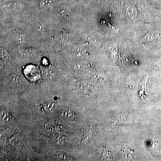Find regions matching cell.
I'll list each match as a JSON object with an SVG mask.
<instances>
[{"label":"cell","mask_w":161,"mask_h":161,"mask_svg":"<svg viewBox=\"0 0 161 161\" xmlns=\"http://www.w3.org/2000/svg\"><path fill=\"white\" fill-rule=\"evenodd\" d=\"M26 77L31 81H36L40 77V72L36 66L29 65L24 70Z\"/></svg>","instance_id":"1"},{"label":"cell","mask_w":161,"mask_h":161,"mask_svg":"<svg viewBox=\"0 0 161 161\" xmlns=\"http://www.w3.org/2000/svg\"><path fill=\"white\" fill-rule=\"evenodd\" d=\"M57 0H40V6L42 9H46L51 7L56 3Z\"/></svg>","instance_id":"2"},{"label":"cell","mask_w":161,"mask_h":161,"mask_svg":"<svg viewBox=\"0 0 161 161\" xmlns=\"http://www.w3.org/2000/svg\"><path fill=\"white\" fill-rule=\"evenodd\" d=\"M20 6L19 5H18L17 3H12V4H7L3 6L5 9H9V10H17L19 9Z\"/></svg>","instance_id":"3"}]
</instances>
